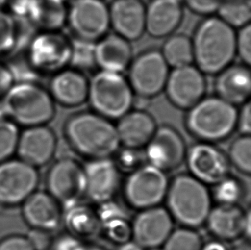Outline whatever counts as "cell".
Instances as JSON below:
<instances>
[{
    "instance_id": "26",
    "label": "cell",
    "mask_w": 251,
    "mask_h": 250,
    "mask_svg": "<svg viewBox=\"0 0 251 250\" xmlns=\"http://www.w3.org/2000/svg\"><path fill=\"white\" fill-rule=\"evenodd\" d=\"M121 145L125 148L141 149L152 138L156 130L155 120L143 110L129 111L116 125Z\"/></svg>"
},
{
    "instance_id": "54",
    "label": "cell",
    "mask_w": 251,
    "mask_h": 250,
    "mask_svg": "<svg viewBox=\"0 0 251 250\" xmlns=\"http://www.w3.org/2000/svg\"><path fill=\"white\" fill-rule=\"evenodd\" d=\"M6 117V112H5V110L3 107V103H2V100H0V121L5 119Z\"/></svg>"
},
{
    "instance_id": "32",
    "label": "cell",
    "mask_w": 251,
    "mask_h": 250,
    "mask_svg": "<svg viewBox=\"0 0 251 250\" xmlns=\"http://www.w3.org/2000/svg\"><path fill=\"white\" fill-rule=\"evenodd\" d=\"M230 164L238 172L250 175L251 173V135H240L231 143L228 152Z\"/></svg>"
},
{
    "instance_id": "47",
    "label": "cell",
    "mask_w": 251,
    "mask_h": 250,
    "mask_svg": "<svg viewBox=\"0 0 251 250\" xmlns=\"http://www.w3.org/2000/svg\"><path fill=\"white\" fill-rule=\"evenodd\" d=\"M82 244V241L68 233L52 241L51 248V250H76Z\"/></svg>"
},
{
    "instance_id": "4",
    "label": "cell",
    "mask_w": 251,
    "mask_h": 250,
    "mask_svg": "<svg viewBox=\"0 0 251 250\" xmlns=\"http://www.w3.org/2000/svg\"><path fill=\"white\" fill-rule=\"evenodd\" d=\"M238 110L218 96L204 97L188 110L185 126L200 142H221L237 129Z\"/></svg>"
},
{
    "instance_id": "31",
    "label": "cell",
    "mask_w": 251,
    "mask_h": 250,
    "mask_svg": "<svg viewBox=\"0 0 251 250\" xmlns=\"http://www.w3.org/2000/svg\"><path fill=\"white\" fill-rule=\"evenodd\" d=\"M203 242L195 229L181 227L173 230L161 246V250H201Z\"/></svg>"
},
{
    "instance_id": "6",
    "label": "cell",
    "mask_w": 251,
    "mask_h": 250,
    "mask_svg": "<svg viewBox=\"0 0 251 250\" xmlns=\"http://www.w3.org/2000/svg\"><path fill=\"white\" fill-rule=\"evenodd\" d=\"M135 93L121 73L100 71L88 85V101L93 112L109 120H119L131 110Z\"/></svg>"
},
{
    "instance_id": "25",
    "label": "cell",
    "mask_w": 251,
    "mask_h": 250,
    "mask_svg": "<svg viewBox=\"0 0 251 250\" xmlns=\"http://www.w3.org/2000/svg\"><path fill=\"white\" fill-rule=\"evenodd\" d=\"M130 41L117 34H105L95 42V64L100 71L121 73L133 59Z\"/></svg>"
},
{
    "instance_id": "29",
    "label": "cell",
    "mask_w": 251,
    "mask_h": 250,
    "mask_svg": "<svg viewBox=\"0 0 251 250\" xmlns=\"http://www.w3.org/2000/svg\"><path fill=\"white\" fill-rule=\"evenodd\" d=\"M160 52L169 67H181L194 62L192 41L184 34L168 36Z\"/></svg>"
},
{
    "instance_id": "37",
    "label": "cell",
    "mask_w": 251,
    "mask_h": 250,
    "mask_svg": "<svg viewBox=\"0 0 251 250\" xmlns=\"http://www.w3.org/2000/svg\"><path fill=\"white\" fill-rule=\"evenodd\" d=\"M7 69L10 71L13 82L18 83H36L40 78V71L31 64L28 59L19 58H14Z\"/></svg>"
},
{
    "instance_id": "33",
    "label": "cell",
    "mask_w": 251,
    "mask_h": 250,
    "mask_svg": "<svg viewBox=\"0 0 251 250\" xmlns=\"http://www.w3.org/2000/svg\"><path fill=\"white\" fill-rule=\"evenodd\" d=\"M72 54L70 64L79 71H89L95 64V42L75 38L71 41Z\"/></svg>"
},
{
    "instance_id": "5",
    "label": "cell",
    "mask_w": 251,
    "mask_h": 250,
    "mask_svg": "<svg viewBox=\"0 0 251 250\" xmlns=\"http://www.w3.org/2000/svg\"><path fill=\"white\" fill-rule=\"evenodd\" d=\"M2 103L7 117L26 127L45 125L55 115L54 100L36 83L12 85Z\"/></svg>"
},
{
    "instance_id": "39",
    "label": "cell",
    "mask_w": 251,
    "mask_h": 250,
    "mask_svg": "<svg viewBox=\"0 0 251 250\" xmlns=\"http://www.w3.org/2000/svg\"><path fill=\"white\" fill-rule=\"evenodd\" d=\"M15 24L10 14L0 10V54L10 52L13 45Z\"/></svg>"
},
{
    "instance_id": "55",
    "label": "cell",
    "mask_w": 251,
    "mask_h": 250,
    "mask_svg": "<svg viewBox=\"0 0 251 250\" xmlns=\"http://www.w3.org/2000/svg\"><path fill=\"white\" fill-rule=\"evenodd\" d=\"M9 0H0V8L3 6L5 3H8Z\"/></svg>"
},
{
    "instance_id": "48",
    "label": "cell",
    "mask_w": 251,
    "mask_h": 250,
    "mask_svg": "<svg viewBox=\"0 0 251 250\" xmlns=\"http://www.w3.org/2000/svg\"><path fill=\"white\" fill-rule=\"evenodd\" d=\"M11 16L17 17H29L35 0H9Z\"/></svg>"
},
{
    "instance_id": "41",
    "label": "cell",
    "mask_w": 251,
    "mask_h": 250,
    "mask_svg": "<svg viewBox=\"0 0 251 250\" xmlns=\"http://www.w3.org/2000/svg\"><path fill=\"white\" fill-rule=\"evenodd\" d=\"M140 149H128L125 148L122 150L119 149L116 154L117 156V162L116 165L121 171H130L132 172L137 167L141 166L142 156L140 154Z\"/></svg>"
},
{
    "instance_id": "12",
    "label": "cell",
    "mask_w": 251,
    "mask_h": 250,
    "mask_svg": "<svg viewBox=\"0 0 251 250\" xmlns=\"http://www.w3.org/2000/svg\"><path fill=\"white\" fill-rule=\"evenodd\" d=\"M184 161L189 174L205 185H215L229 176L228 157L214 143L200 142L187 149Z\"/></svg>"
},
{
    "instance_id": "24",
    "label": "cell",
    "mask_w": 251,
    "mask_h": 250,
    "mask_svg": "<svg viewBox=\"0 0 251 250\" xmlns=\"http://www.w3.org/2000/svg\"><path fill=\"white\" fill-rule=\"evenodd\" d=\"M183 17L181 0H151L146 6L145 31L156 39L168 37L179 27Z\"/></svg>"
},
{
    "instance_id": "13",
    "label": "cell",
    "mask_w": 251,
    "mask_h": 250,
    "mask_svg": "<svg viewBox=\"0 0 251 250\" xmlns=\"http://www.w3.org/2000/svg\"><path fill=\"white\" fill-rule=\"evenodd\" d=\"M27 50V59L40 72H58L70 64L71 41L57 31L36 34Z\"/></svg>"
},
{
    "instance_id": "42",
    "label": "cell",
    "mask_w": 251,
    "mask_h": 250,
    "mask_svg": "<svg viewBox=\"0 0 251 250\" xmlns=\"http://www.w3.org/2000/svg\"><path fill=\"white\" fill-rule=\"evenodd\" d=\"M96 213L101 224V227L102 225L107 223L109 221L127 217L126 212L123 210L119 203L113 201L112 200L99 204Z\"/></svg>"
},
{
    "instance_id": "16",
    "label": "cell",
    "mask_w": 251,
    "mask_h": 250,
    "mask_svg": "<svg viewBox=\"0 0 251 250\" xmlns=\"http://www.w3.org/2000/svg\"><path fill=\"white\" fill-rule=\"evenodd\" d=\"M173 220L167 208L158 206L141 210L131 223L132 240L143 250H154L172 233Z\"/></svg>"
},
{
    "instance_id": "30",
    "label": "cell",
    "mask_w": 251,
    "mask_h": 250,
    "mask_svg": "<svg viewBox=\"0 0 251 250\" xmlns=\"http://www.w3.org/2000/svg\"><path fill=\"white\" fill-rule=\"evenodd\" d=\"M218 17L233 28L250 24L251 0H223L218 9Z\"/></svg>"
},
{
    "instance_id": "38",
    "label": "cell",
    "mask_w": 251,
    "mask_h": 250,
    "mask_svg": "<svg viewBox=\"0 0 251 250\" xmlns=\"http://www.w3.org/2000/svg\"><path fill=\"white\" fill-rule=\"evenodd\" d=\"M101 231H104L108 240L118 245L132 240L131 223H129L127 217L116 219L102 225Z\"/></svg>"
},
{
    "instance_id": "9",
    "label": "cell",
    "mask_w": 251,
    "mask_h": 250,
    "mask_svg": "<svg viewBox=\"0 0 251 250\" xmlns=\"http://www.w3.org/2000/svg\"><path fill=\"white\" fill-rule=\"evenodd\" d=\"M47 187L63 209L78 204L86 193L83 166L71 158L58 159L48 171Z\"/></svg>"
},
{
    "instance_id": "7",
    "label": "cell",
    "mask_w": 251,
    "mask_h": 250,
    "mask_svg": "<svg viewBox=\"0 0 251 250\" xmlns=\"http://www.w3.org/2000/svg\"><path fill=\"white\" fill-rule=\"evenodd\" d=\"M170 181L167 173L150 164L130 172L124 183V196L129 206L144 210L160 206L166 199Z\"/></svg>"
},
{
    "instance_id": "49",
    "label": "cell",
    "mask_w": 251,
    "mask_h": 250,
    "mask_svg": "<svg viewBox=\"0 0 251 250\" xmlns=\"http://www.w3.org/2000/svg\"><path fill=\"white\" fill-rule=\"evenodd\" d=\"M13 85V80L6 66L0 64V97H3Z\"/></svg>"
},
{
    "instance_id": "23",
    "label": "cell",
    "mask_w": 251,
    "mask_h": 250,
    "mask_svg": "<svg viewBox=\"0 0 251 250\" xmlns=\"http://www.w3.org/2000/svg\"><path fill=\"white\" fill-rule=\"evenodd\" d=\"M56 73L49 85L54 101L65 107H75L88 100L89 80L82 71L67 69Z\"/></svg>"
},
{
    "instance_id": "35",
    "label": "cell",
    "mask_w": 251,
    "mask_h": 250,
    "mask_svg": "<svg viewBox=\"0 0 251 250\" xmlns=\"http://www.w3.org/2000/svg\"><path fill=\"white\" fill-rule=\"evenodd\" d=\"M13 18L15 24L13 45L9 53L17 56L28 48L37 34V27L28 17H13Z\"/></svg>"
},
{
    "instance_id": "10",
    "label": "cell",
    "mask_w": 251,
    "mask_h": 250,
    "mask_svg": "<svg viewBox=\"0 0 251 250\" xmlns=\"http://www.w3.org/2000/svg\"><path fill=\"white\" fill-rule=\"evenodd\" d=\"M66 23L75 38L96 42L109 30L108 5L103 0H72Z\"/></svg>"
},
{
    "instance_id": "36",
    "label": "cell",
    "mask_w": 251,
    "mask_h": 250,
    "mask_svg": "<svg viewBox=\"0 0 251 250\" xmlns=\"http://www.w3.org/2000/svg\"><path fill=\"white\" fill-rule=\"evenodd\" d=\"M19 130L13 121H0V163L10 159L17 151Z\"/></svg>"
},
{
    "instance_id": "53",
    "label": "cell",
    "mask_w": 251,
    "mask_h": 250,
    "mask_svg": "<svg viewBox=\"0 0 251 250\" xmlns=\"http://www.w3.org/2000/svg\"><path fill=\"white\" fill-rule=\"evenodd\" d=\"M231 250H251V247H250V244L248 243L244 242V243L237 244Z\"/></svg>"
},
{
    "instance_id": "21",
    "label": "cell",
    "mask_w": 251,
    "mask_h": 250,
    "mask_svg": "<svg viewBox=\"0 0 251 250\" xmlns=\"http://www.w3.org/2000/svg\"><path fill=\"white\" fill-rule=\"evenodd\" d=\"M23 216L33 229L51 232L63 220L62 207L48 192L35 191L23 202Z\"/></svg>"
},
{
    "instance_id": "8",
    "label": "cell",
    "mask_w": 251,
    "mask_h": 250,
    "mask_svg": "<svg viewBox=\"0 0 251 250\" xmlns=\"http://www.w3.org/2000/svg\"><path fill=\"white\" fill-rule=\"evenodd\" d=\"M160 51L148 50L132 59L128 68V81L135 95L152 98L162 92L170 73Z\"/></svg>"
},
{
    "instance_id": "3",
    "label": "cell",
    "mask_w": 251,
    "mask_h": 250,
    "mask_svg": "<svg viewBox=\"0 0 251 250\" xmlns=\"http://www.w3.org/2000/svg\"><path fill=\"white\" fill-rule=\"evenodd\" d=\"M165 200L173 220L191 229L204 225L213 207L207 185L190 174H178L170 181Z\"/></svg>"
},
{
    "instance_id": "45",
    "label": "cell",
    "mask_w": 251,
    "mask_h": 250,
    "mask_svg": "<svg viewBox=\"0 0 251 250\" xmlns=\"http://www.w3.org/2000/svg\"><path fill=\"white\" fill-rule=\"evenodd\" d=\"M0 250H34L27 237L14 235L0 241Z\"/></svg>"
},
{
    "instance_id": "11",
    "label": "cell",
    "mask_w": 251,
    "mask_h": 250,
    "mask_svg": "<svg viewBox=\"0 0 251 250\" xmlns=\"http://www.w3.org/2000/svg\"><path fill=\"white\" fill-rule=\"evenodd\" d=\"M40 176L37 168L21 159L0 163V204H23L36 191Z\"/></svg>"
},
{
    "instance_id": "46",
    "label": "cell",
    "mask_w": 251,
    "mask_h": 250,
    "mask_svg": "<svg viewBox=\"0 0 251 250\" xmlns=\"http://www.w3.org/2000/svg\"><path fill=\"white\" fill-rule=\"evenodd\" d=\"M237 128L241 135H251V105L250 101L243 104L241 110L238 111Z\"/></svg>"
},
{
    "instance_id": "43",
    "label": "cell",
    "mask_w": 251,
    "mask_h": 250,
    "mask_svg": "<svg viewBox=\"0 0 251 250\" xmlns=\"http://www.w3.org/2000/svg\"><path fill=\"white\" fill-rule=\"evenodd\" d=\"M183 2L195 13L209 16L217 12L223 0H183Z\"/></svg>"
},
{
    "instance_id": "2",
    "label": "cell",
    "mask_w": 251,
    "mask_h": 250,
    "mask_svg": "<svg viewBox=\"0 0 251 250\" xmlns=\"http://www.w3.org/2000/svg\"><path fill=\"white\" fill-rule=\"evenodd\" d=\"M194 62L204 74L217 75L236 56V32L220 17L201 21L192 40Z\"/></svg>"
},
{
    "instance_id": "1",
    "label": "cell",
    "mask_w": 251,
    "mask_h": 250,
    "mask_svg": "<svg viewBox=\"0 0 251 250\" xmlns=\"http://www.w3.org/2000/svg\"><path fill=\"white\" fill-rule=\"evenodd\" d=\"M64 132L73 150L88 159L111 158L121 146L116 125L95 112L71 116L65 122Z\"/></svg>"
},
{
    "instance_id": "56",
    "label": "cell",
    "mask_w": 251,
    "mask_h": 250,
    "mask_svg": "<svg viewBox=\"0 0 251 250\" xmlns=\"http://www.w3.org/2000/svg\"><path fill=\"white\" fill-rule=\"evenodd\" d=\"M62 1H63V2H67V1H69V0H62Z\"/></svg>"
},
{
    "instance_id": "44",
    "label": "cell",
    "mask_w": 251,
    "mask_h": 250,
    "mask_svg": "<svg viewBox=\"0 0 251 250\" xmlns=\"http://www.w3.org/2000/svg\"><path fill=\"white\" fill-rule=\"evenodd\" d=\"M34 250H47L51 248V240L50 232L46 230L33 229L27 237Z\"/></svg>"
},
{
    "instance_id": "14",
    "label": "cell",
    "mask_w": 251,
    "mask_h": 250,
    "mask_svg": "<svg viewBox=\"0 0 251 250\" xmlns=\"http://www.w3.org/2000/svg\"><path fill=\"white\" fill-rule=\"evenodd\" d=\"M164 90L174 106L189 110L205 96L207 91L205 74L192 64L173 68Z\"/></svg>"
},
{
    "instance_id": "50",
    "label": "cell",
    "mask_w": 251,
    "mask_h": 250,
    "mask_svg": "<svg viewBox=\"0 0 251 250\" xmlns=\"http://www.w3.org/2000/svg\"><path fill=\"white\" fill-rule=\"evenodd\" d=\"M201 250H228L222 241L212 240L202 244Z\"/></svg>"
},
{
    "instance_id": "40",
    "label": "cell",
    "mask_w": 251,
    "mask_h": 250,
    "mask_svg": "<svg viewBox=\"0 0 251 250\" xmlns=\"http://www.w3.org/2000/svg\"><path fill=\"white\" fill-rule=\"evenodd\" d=\"M236 55H238L243 64L250 66L251 62V24L240 27L236 33Z\"/></svg>"
},
{
    "instance_id": "28",
    "label": "cell",
    "mask_w": 251,
    "mask_h": 250,
    "mask_svg": "<svg viewBox=\"0 0 251 250\" xmlns=\"http://www.w3.org/2000/svg\"><path fill=\"white\" fill-rule=\"evenodd\" d=\"M67 12L62 0H35L28 18L37 27L57 31L66 24Z\"/></svg>"
},
{
    "instance_id": "15",
    "label": "cell",
    "mask_w": 251,
    "mask_h": 250,
    "mask_svg": "<svg viewBox=\"0 0 251 250\" xmlns=\"http://www.w3.org/2000/svg\"><path fill=\"white\" fill-rule=\"evenodd\" d=\"M186 152L183 136L169 125L157 127L152 138L145 146L148 164L165 173L177 168L184 161Z\"/></svg>"
},
{
    "instance_id": "17",
    "label": "cell",
    "mask_w": 251,
    "mask_h": 250,
    "mask_svg": "<svg viewBox=\"0 0 251 250\" xmlns=\"http://www.w3.org/2000/svg\"><path fill=\"white\" fill-rule=\"evenodd\" d=\"M205 225L209 233L217 240H237L242 236L250 239L251 211H245L238 205L218 204L211 208Z\"/></svg>"
},
{
    "instance_id": "27",
    "label": "cell",
    "mask_w": 251,
    "mask_h": 250,
    "mask_svg": "<svg viewBox=\"0 0 251 250\" xmlns=\"http://www.w3.org/2000/svg\"><path fill=\"white\" fill-rule=\"evenodd\" d=\"M64 222L69 233L78 238L90 239L98 236L102 230L101 224L96 211L81 203L65 209Z\"/></svg>"
},
{
    "instance_id": "34",
    "label": "cell",
    "mask_w": 251,
    "mask_h": 250,
    "mask_svg": "<svg viewBox=\"0 0 251 250\" xmlns=\"http://www.w3.org/2000/svg\"><path fill=\"white\" fill-rule=\"evenodd\" d=\"M213 197L219 205H238L245 194L244 184L230 175L214 185Z\"/></svg>"
},
{
    "instance_id": "18",
    "label": "cell",
    "mask_w": 251,
    "mask_h": 250,
    "mask_svg": "<svg viewBox=\"0 0 251 250\" xmlns=\"http://www.w3.org/2000/svg\"><path fill=\"white\" fill-rule=\"evenodd\" d=\"M86 193L92 202L100 204L114 197L120 186V170L111 158L89 159L83 166Z\"/></svg>"
},
{
    "instance_id": "22",
    "label": "cell",
    "mask_w": 251,
    "mask_h": 250,
    "mask_svg": "<svg viewBox=\"0 0 251 250\" xmlns=\"http://www.w3.org/2000/svg\"><path fill=\"white\" fill-rule=\"evenodd\" d=\"M214 89L218 97L237 106L249 101L251 75L246 64H230L216 75Z\"/></svg>"
},
{
    "instance_id": "19",
    "label": "cell",
    "mask_w": 251,
    "mask_h": 250,
    "mask_svg": "<svg viewBox=\"0 0 251 250\" xmlns=\"http://www.w3.org/2000/svg\"><path fill=\"white\" fill-rule=\"evenodd\" d=\"M54 131L46 125L27 127L19 135L16 152L19 159L35 168L50 162L57 151Z\"/></svg>"
},
{
    "instance_id": "51",
    "label": "cell",
    "mask_w": 251,
    "mask_h": 250,
    "mask_svg": "<svg viewBox=\"0 0 251 250\" xmlns=\"http://www.w3.org/2000/svg\"><path fill=\"white\" fill-rule=\"evenodd\" d=\"M117 250H143V248L141 247L140 245L136 244V242L133 240L129 241L125 244H120L119 245V248Z\"/></svg>"
},
{
    "instance_id": "52",
    "label": "cell",
    "mask_w": 251,
    "mask_h": 250,
    "mask_svg": "<svg viewBox=\"0 0 251 250\" xmlns=\"http://www.w3.org/2000/svg\"><path fill=\"white\" fill-rule=\"evenodd\" d=\"M76 250H106L104 248L95 245V244H82Z\"/></svg>"
},
{
    "instance_id": "20",
    "label": "cell",
    "mask_w": 251,
    "mask_h": 250,
    "mask_svg": "<svg viewBox=\"0 0 251 250\" xmlns=\"http://www.w3.org/2000/svg\"><path fill=\"white\" fill-rule=\"evenodd\" d=\"M110 27L127 41H136L145 32L146 6L142 0H113L108 6Z\"/></svg>"
}]
</instances>
